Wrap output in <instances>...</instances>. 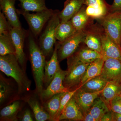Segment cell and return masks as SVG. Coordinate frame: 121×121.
I'll use <instances>...</instances> for the list:
<instances>
[{
    "mask_svg": "<svg viewBox=\"0 0 121 121\" xmlns=\"http://www.w3.org/2000/svg\"><path fill=\"white\" fill-rule=\"evenodd\" d=\"M20 107V103L17 101L4 107L0 112L1 119L4 121H17V114Z\"/></svg>",
    "mask_w": 121,
    "mask_h": 121,
    "instance_id": "cell-25",
    "label": "cell"
},
{
    "mask_svg": "<svg viewBox=\"0 0 121 121\" xmlns=\"http://www.w3.org/2000/svg\"><path fill=\"white\" fill-rule=\"evenodd\" d=\"M59 13L55 11L40 36L39 47L45 57L52 54L54 51L53 48L56 43V30L60 22Z\"/></svg>",
    "mask_w": 121,
    "mask_h": 121,
    "instance_id": "cell-4",
    "label": "cell"
},
{
    "mask_svg": "<svg viewBox=\"0 0 121 121\" xmlns=\"http://www.w3.org/2000/svg\"><path fill=\"white\" fill-rule=\"evenodd\" d=\"M84 0H66L62 10L59 13L60 22L70 20L84 4Z\"/></svg>",
    "mask_w": 121,
    "mask_h": 121,
    "instance_id": "cell-17",
    "label": "cell"
},
{
    "mask_svg": "<svg viewBox=\"0 0 121 121\" xmlns=\"http://www.w3.org/2000/svg\"><path fill=\"white\" fill-rule=\"evenodd\" d=\"M110 110L107 104L100 96L95 100L89 110L95 121H101L103 115Z\"/></svg>",
    "mask_w": 121,
    "mask_h": 121,
    "instance_id": "cell-23",
    "label": "cell"
},
{
    "mask_svg": "<svg viewBox=\"0 0 121 121\" xmlns=\"http://www.w3.org/2000/svg\"><path fill=\"white\" fill-rule=\"evenodd\" d=\"M20 2L21 9L26 12H37L48 9L45 0H16Z\"/></svg>",
    "mask_w": 121,
    "mask_h": 121,
    "instance_id": "cell-26",
    "label": "cell"
},
{
    "mask_svg": "<svg viewBox=\"0 0 121 121\" xmlns=\"http://www.w3.org/2000/svg\"><path fill=\"white\" fill-rule=\"evenodd\" d=\"M113 121H121V114L111 111Z\"/></svg>",
    "mask_w": 121,
    "mask_h": 121,
    "instance_id": "cell-39",
    "label": "cell"
},
{
    "mask_svg": "<svg viewBox=\"0 0 121 121\" xmlns=\"http://www.w3.org/2000/svg\"><path fill=\"white\" fill-rule=\"evenodd\" d=\"M84 4L89 17L102 18L107 15L108 9L105 0H84Z\"/></svg>",
    "mask_w": 121,
    "mask_h": 121,
    "instance_id": "cell-15",
    "label": "cell"
},
{
    "mask_svg": "<svg viewBox=\"0 0 121 121\" xmlns=\"http://www.w3.org/2000/svg\"><path fill=\"white\" fill-rule=\"evenodd\" d=\"M66 72V71L59 69L50 84L43 90L40 96L42 99L47 100L56 94L68 91L63 84Z\"/></svg>",
    "mask_w": 121,
    "mask_h": 121,
    "instance_id": "cell-10",
    "label": "cell"
},
{
    "mask_svg": "<svg viewBox=\"0 0 121 121\" xmlns=\"http://www.w3.org/2000/svg\"><path fill=\"white\" fill-rule=\"evenodd\" d=\"M89 64L82 62L72 56L67 58V70L63 84L68 91L74 90L80 87Z\"/></svg>",
    "mask_w": 121,
    "mask_h": 121,
    "instance_id": "cell-3",
    "label": "cell"
},
{
    "mask_svg": "<svg viewBox=\"0 0 121 121\" xmlns=\"http://www.w3.org/2000/svg\"><path fill=\"white\" fill-rule=\"evenodd\" d=\"M28 33L22 28H16L12 26L9 30V35L16 50V56L22 66H23L26 60L24 51V43Z\"/></svg>",
    "mask_w": 121,
    "mask_h": 121,
    "instance_id": "cell-8",
    "label": "cell"
},
{
    "mask_svg": "<svg viewBox=\"0 0 121 121\" xmlns=\"http://www.w3.org/2000/svg\"><path fill=\"white\" fill-rule=\"evenodd\" d=\"M101 42V54L104 60L117 59L121 61V47L112 40L105 32L100 36Z\"/></svg>",
    "mask_w": 121,
    "mask_h": 121,
    "instance_id": "cell-12",
    "label": "cell"
},
{
    "mask_svg": "<svg viewBox=\"0 0 121 121\" xmlns=\"http://www.w3.org/2000/svg\"><path fill=\"white\" fill-rule=\"evenodd\" d=\"M84 43L90 49L101 53V42L100 36L91 33H87Z\"/></svg>",
    "mask_w": 121,
    "mask_h": 121,
    "instance_id": "cell-30",
    "label": "cell"
},
{
    "mask_svg": "<svg viewBox=\"0 0 121 121\" xmlns=\"http://www.w3.org/2000/svg\"><path fill=\"white\" fill-rule=\"evenodd\" d=\"M86 34L83 30L77 31L65 41H59L57 51L59 61H62L73 55L78 49L80 44L84 42Z\"/></svg>",
    "mask_w": 121,
    "mask_h": 121,
    "instance_id": "cell-6",
    "label": "cell"
},
{
    "mask_svg": "<svg viewBox=\"0 0 121 121\" xmlns=\"http://www.w3.org/2000/svg\"><path fill=\"white\" fill-rule=\"evenodd\" d=\"M101 75L92 78L82 84L81 89L88 93H95L103 91L108 83Z\"/></svg>",
    "mask_w": 121,
    "mask_h": 121,
    "instance_id": "cell-22",
    "label": "cell"
},
{
    "mask_svg": "<svg viewBox=\"0 0 121 121\" xmlns=\"http://www.w3.org/2000/svg\"><path fill=\"white\" fill-rule=\"evenodd\" d=\"M83 121H95L89 111L84 115Z\"/></svg>",
    "mask_w": 121,
    "mask_h": 121,
    "instance_id": "cell-38",
    "label": "cell"
},
{
    "mask_svg": "<svg viewBox=\"0 0 121 121\" xmlns=\"http://www.w3.org/2000/svg\"><path fill=\"white\" fill-rule=\"evenodd\" d=\"M77 31L71 20L67 22H60L56 30V39L63 42L71 36Z\"/></svg>",
    "mask_w": 121,
    "mask_h": 121,
    "instance_id": "cell-21",
    "label": "cell"
},
{
    "mask_svg": "<svg viewBox=\"0 0 121 121\" xmlns=\"http://www.w3.org/2000/svg\"><path fill=\"white\" fill-rule=\"evenodd\" d=\"M19 64L15 55L0 56V70L15 80L18 86V91L21 93L30 89L31 82Z\"/></svg>",
    "mask_w": 121,
    "mask_h": 121,
    "instance_id": "cell-2",
    "label": "cell"
},
{
    "mask_svg": "<svg viewBox=\"0 0 121 121\" xmlns=\"http://www.w3.org/2000/svg\"><path fill=\"white\" fill-rule=\"evenodd\" d=\"M10 54L16 55V50L9 34L0 35V56Z\"/></svg>",
    "mask_w": 121,
    "mask_h": 121,
    "instance_id": "cell-29",
    "label": "cell"
},
{
    "mask_svg": "<svg viewBox=\"0 0 121 121\" xmlns=\"http://www.w3.org/2000/svg\"><path fill=\"white\" fill-rule=\"evenodd\" d=\"M72 56L79 61L84 63H90L97 59L103 58L101 53L91 50L87 47L77 50Z\"/></svg>",
    "mask_w": 121,
    "mask_h": 121,
    "instance_id": "cell-20",
    "label": "cell"
},
{
    "mask_svg": "<svg viewBox=\"0 0 121 121\" xmlns=\"http://www.w3.org/2000/svg\"><path fill=\"white\" fill-rule=\"evenodd\" d=\"M16 0H0V9L12 27L22 28L17 16V10L15 7Z\"/></svg>",
    "mask_w": 121,
    "mask_h": 121,
    "instance_id": "cell-13",
    "label": "cell"
},
{
    "mask_svg": "<svg viewBox=\"0 0 121 121\" xmlns=\"http://www.w3.org/2000/svg\"><path fill=\"white\" fill-rule=\"evenodd\" d=\"M31 31L28 33V39L31 66L36 90L40 96L43 90L45 56L35 41Z\"/></svg>",
    "mask_w": 121,
    "mask_h": 121,
    "instance_id": "cell-1",
    "label": "cell"
},
{
    "mask_svg": "<svg viewBox=\"0 0 121 121\" xmlns=\"http://www.w3.org/2000/svg\"><path fill=\"white\" fill-rule=\"evenodd\" d=\"M11 26L4 13L0 12V35H9Z\"/></svg>",
    "mask_w": 121,
    "mask_h": 121,
    "instance_id": "cell-33",
    "label": "cell"
},
{
    "mask_svg": "<svg viewBox=\"0 0 121 121\" xmlns=\"http://www.w3.org/2000/svg\"><path fill=\"white\" fill-rule=\"evenodd\" d=\"M100 75L108 82L121 83V61L113 58L104 60Z\"/></svg>",
    "mask_w": 121,
    "mask_h": 121,
    "instance_id": "cell-9",
    "label": "cell"
},
{
    "mask_svg": "<svg viewBox=\"0 0 121 121\" xmlns=\"http://www.w3.org/2000/svg\"><path fill=\"white\" fill-rule=\"evenodd\" d=\"M102 18V25L105 32L113 41L121 47V12L111 13Z\"/></svg>",
    "mask_w": 121,
    "mask_h": 121,
    "instance_id": "cell-7",
    "label": "cell"
},
{
    "mask_svg": "<svg viewBox=\"0 0 121 121\" xmlns=\"http://www.w3.org/2000/svg\"><path fill=\"white\" fill-rule=\"evenodd\" d=\"M27 102L33 111L36 121H52L50 115L46 111L44 110L37 99L30 98Z\"/></svg>",
    "mask_w": 121,
    "mask_h": 121,
    "instance_id": "cell-27",
    "label": "cell"
},
{
    "mask_svg": "<svg viewBox=\"0 0 121 121\" xmlns=\"http://www.w3.org/2000/svg\"><path fill=\"white\" fill-rule=\"evenodd\" d=\"M58 44L56 43L55 47L51 59L46 61L44 68L43 84L46 88L51 82L56 74L60 68L58 59Z\"/></svg>",
    "mask_w": 121,
    "mask_h": 121,
    "instance_id": "cell-14",
    "label": "cell"
},
{
    "mask_svg": "<svg viewBox=\"0 0 121 121\" xmlns=\"http://www.w3.org/2000/svg\"></svg>",
    "mask_w": 121,
    "mask_h": 121,
    "instance_id": "cell-41",
    "label": "cell"
},
{
    "mask_svg": "<svg viewBox=\"0 0 121 121\" xmlns=\"http://www.w3.org/2000/svg\"><path fill=\"white\" fill-rule=\"evenodd\" d=\"M86 8V6L83 4L71 19L77 31L83 30L88 22L89 17L87 14Z\"/></svg>",
    "mask_w": 121,
    "mask_h": 121,
    "instance_id": "cell-28",
    "label": "cell"
},
{
    "mask_svg": "<svg viewBox=\"0 0 121 121\" xmlns=\"http://www.w3.org/2000/svg\"><path fill=\"white\" fill-rule=\"evenodd\" d=\"M12 91L11 86L4 80L0 81V103L2 104L8 98Z\"/></svg>",
    "mask_w": 121,
    "mask_h": 121,
    "instance_id": "cell-32",
    "label": "cell"
},
{
    "mask_svg": "<svg viewBox=\"0 0 121 121\" xmlns=\"http://www.w3.org/2000/svg\"><path fill=\"white\" fill-rule=\"evenodd\" d=\"M101 121H113L111 111L106 113L102 118Z\"/></svg>",
    "mask_w": 121,
    "mask_h": 121,
    "instance_id": "cell-37",
    "label": "cell"
},
{
    "mask_svg": "<svg viewBox=\"0 0 121 121\" xmlns=\"http://www.w3.org/2000/svg\"><path fill=\"white\" fill-rule=\"evenodd\" d=\"M21 121H34L31 114L29 110H26L24 112L21 118Z\"/></svg>",
    "mask_w": 121,
    "mask_h": 121,
    "instance_id": "cell-36",
    "label": "cell"
},
{
    "mask_svg": "<svg viewBox=\"0 0 121 121\" xmlns=\"http://www.w3.org/2000/svg\"><path fill=\"white\" fill-rule=\"evenodd\" d=\"M64 93L55 95L48 99L44 104L45 110L50 115L52 121H55L56 117L59 109L60 99Z\"/></svg>",
    "mask_w": 121,
    "mask_h": 121,
    "instance_id": "cell-24",
    "label": "cell"
},
{
    "mask_svg": "<svg viewBox=\"0 0 121 121\" xmlns=\"http://www.w3.org/2000/svg\"><path fill=\"white\" fill-rule=\"evenodd\" d=\"M111 13L121 12V0H114L113 2L110 7Z\"/></svg>",
    "mask_w": 121,
    "mask_h": 121,
    "instance_id": "cell-35",
    "label": "cell"
},
{
    "mask_svg": "<svg viewBox=\"0 0 121 121\" xmlns=\"http://www.w3.org/2000/svg\"><path fill=\"white\" fill-rule=\"evenodd\" d=\"M109 107L111 111L121 114V104L117 97L110 102Z\"/></svg>",
    "mask_w": 121,
    "mask_h": 121,
    "instance_id": "cell-34",
    "label": "cell"
},
{
    "mask_svg": "<svg viewBox=\"0 0 121 121\" xmlns=\"http://www.w3.org/2000/svg\"><path fill=\"white\" fill-rule=\"evenodd\" d=\"M117 98L119 100L120 102L121 103V93L118 96H117Z\"/></svg>",
    "mask_w": 121,
    "mask_h": 121,
    "instance_id": "cell-40",
    "label": "cell"
},
{
    "mask_svg": "<svg viewBox=\"0 0 121 121\" xmlns=\"http://www.w3.org/2000/svg\"><path fill=\"white\" fill-rule=\"evenodd\" d=\"M69 120L83 121L84 116L72 97L65 106L59 117L58 121Z\"/></svg>",
    "mask_w": 121,
    "mask_h": 121,
    "instance_id": "cell-16",
    "label": "cell"
},
{
    "mask_svg": "<svg viewBox=\"0 0 121 121\" xmlns=\"http://www.w3.org/2000/svg\"><path fill=\"white\" fill-rule=\"evenodd\" d=\"M102 91L88 93L82 90L80 86L76 91L72 97L83 116L89 111L95 100L99 97Z\"/></svg>",
    "mask_w": 121,
    "mask_h": 121,
    "instance_id": "cell-11",
    "label": "cell"
},
{
    "mask_svg": "<svg viewBox=\"0 0 121 121\" xmlns=\"http://www.w3.org/2000/svg\"><path fill=\"white\" fill-rule=\"evenodd\" d=\"M104 62V59L101 58L89 64L81 82L80 86L92 78L100 75Z\"/></svg>",
    "mask_w": 121,
    "mask_h": 121,
    "instance_id": "cell-19",
    "label": "cell"
},
{
    "mask_svg": "<svg viewBox=\"0 0 121 121\" xmlns=\"http://www.w3.org/2000/svg\"><path fill=\"white\" fill-rule=\"evenodd\" d=\"M121 92V83L108 82L99 96L109 107L110 102L118 96Z\"/></svg>",
    "mask_w": 121,
    "mask_h": 121,
    "instance_id": "cell-18",
    "label": "cell"
},
{
    "mask_svg": "<svg viewBox=\"0 0 121 121\" xmlns=\"http://www.w3.org/2000/svg\"><path fill=\"white\" fill-rule=\"evenodd\" d=\"M17 10V13L21 14L24 17L31 32L35 37H37L40 34L44 26L55 12L49 9L32 13L22 9Z\"/></svg>",
    "mask_w": 121,
    "mask_h": 121,
    "instance_id": "cell-5",
    "label": "cell"
},
{
    "mask_svg": "<svg viewBox=\"0 0 121 121\" xmlns=\"http://www.w3.org/2000/svg\"><path fill=\"white\" fill-rule=\"evenodd\" d=\"M79 87L74 90L68 91L64 93L60 99L59 109L56 117L55 121H58L59 117L62 112L64 108L70 99L72 98L74 93Z\"/></svg>",
    "mask_w": 121,
    "mask_h": 121,
    "instance_id": "cell-31",
    "label": "cell"
}]
</instances>
